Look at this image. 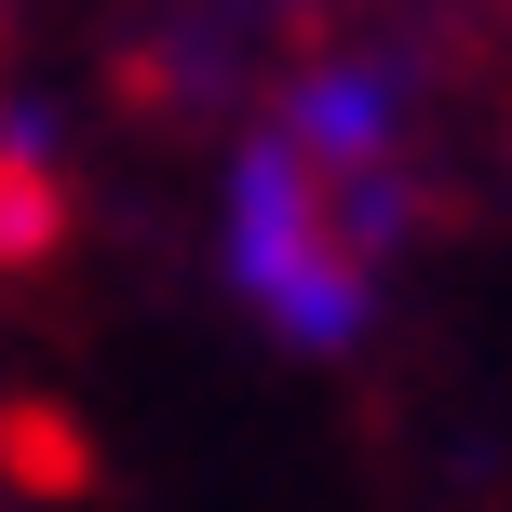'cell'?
I'll return each mask as SVG.
<instances>
[{"label": "cell", "mask_w": 512, "mask_h": 512, "mask_svg": "<svg viewBox=\"0 0 512 512\" xmlns=\"http://www.w3.org/2000/svg\"><path fill=\"white\" fill-rule=\"evenodd\" d=\"M391 189H351L297 149V135H256L230 176V283L270 310L297 351H337L364 324V256H378Z\"/></svg>", "instance_id": "1"}]
</instances>
